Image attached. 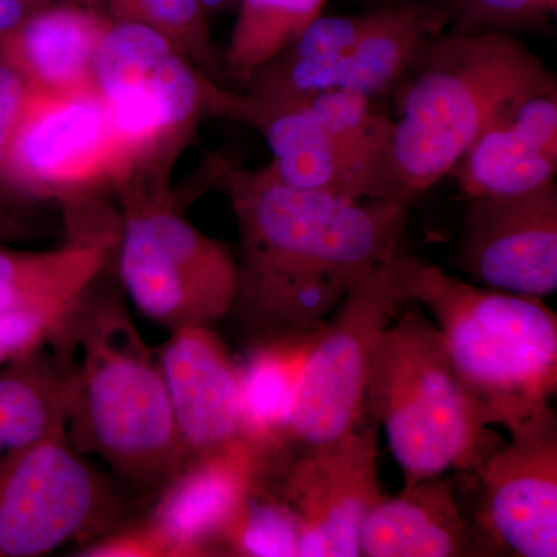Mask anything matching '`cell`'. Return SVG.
I'll list each match as a JSON object with an SVG mask.
<instances>
[{
  "label": "cell",
  "instance_id": "6da1fadb",
  "mask_svg": "<svg viewBox=\"0 0 557 557\" xmlns=\"http://www.w3.org/2000/svg\"><path fill=\"white\" fill-rule=\"evenodd\" d=\"M239 231L236 314L249 339L324 324L370 269L401 251L408 205L288 186L270 166L223 164Z\"/></svg>",
  "mask_w": 557,
  "mask_h": 557
},
{
  "label": "cell",
  "instance_id": "7a4b0ae2",
  "mask_svg": "<svg viewBox=\"0 0 557 557\" xmlns=\"http://www.w3.org/2000/svg\"><path fill=\"white\" fill-rule=\"evenodd\" d=\"M101 278L49 346L67 372L65 434L78 453L100 457L153 500L186 457L156 348Z\"/></svg>",
  "mask_w": 557,
  "mask_h": 557
},
{
  "label": "cell",
  "instance_id": "3957f363",
  "mask_svg": "<svg viewBox=\"0 0 557 557\" xmlns=\"http://www.w3.org/2000/svg\"><path fill=\"white\" fill-rule=\"evenodd\" d=\"M556 90L555 73L515 35L434 36L398 83L386 200L408 205L426 193L494 121Z\"/></svg>",
  "mask_w": 557,
  "mask_h": 557
},
{
  "label": "cell",
  "instance_id": "277c9868",
  "mask_svg": "<svg viewBox=\"0 0 557 557\" xmlns=\"http://www.w3.org/2000/svg\"><path fill=\"white\" fill-rule=\"evenodd\" d=\"M395 263L410 302L437 321L458 376L487 426L509 435L552 408L557 317L542 299L478 287L401 251Z\"/></svg>",
  "mask_w": 557,
  "mask_h": 557
},
{
  "label": "cell",
  "instance_id": "5b68a950",
  "mask_svg": "<svg viewBox=\"0 0 557 557\" xmlns=\"http://www.w3.org/2000/svg\"><path fill=\"white\" fill-rule=\"evenodd\" d=\"M366 416L386 431L403 487L472 472L504 445L454 369L437 325L413 311H401L376 339Z\"/></svg>",
  "mask_w": 557,
  "mask_h": 557
},
{
  "label": "cell",
  "instance_id": "8992f818",
  "mask_svg": "<svg viewBox=\"0 0 557 557\" xmlns=\"http://www.w3.org/2000/svg\"><path fill=\"white\" fill-rule=\"evenodd\" d=\"M94 84L115 141V188L170 185V172L203 116L234 119L239 94L201 73L166 36L113 21Z\"/></svg>",
  "mask_w": 557,
  "mask_h": 557
},
{
  "label": "cell",
  "instance_id": "52a82bcc",
  "mask_svg": "<svg viewBox=\"0 0 557 557\" xmlns=\"http://www.w3.org/2000/svg\"><path fill=\"white\" fill-rule=\"evenodd\" d=\"M116 196V270L138 313L170 332L228 317L239 276L228 245L178 211L170 185L131 186Z\"/></svg>",
  "mask_w": 557,
  "mask_h": 557
},
{
  "label": "cell",
  "instance_id": "ba28073f",
  "mask_svg": "<svg viewBox=\"0 0 557 557\" xmlns=\"http://www.w3.org/2000/svg\"><path fill=\"white\" fill-rule=\"evenodd\" d=\"M395 256L362 274L322 325L287 421L267 456L338 442L368 417L366 388L373 347L410 302Z\"/></svg>",
  "mask_w": 557,
  "mask_h": 557
},
{
  "label": "cell",
  "instance_id": "9c48e42d",
  "mask_svg": "<svg viewBox=\"0 0 557 557\" xmlns=\"http://www.w3.org/2000/svg\"><path fill=\"white\" fill-rule=\"evenodd\" d=\"M3 171L22 199L65 214L115 188L119 164L108 110L97 87H25L7 141Z\"/></svg>",
  "mask_w": 557,
  "mask_h": 557
},
{
  "label": "cell",
  "instance_id": "30bf717a",
  "mask_svg": "<svg viewBox=\"0 0 557 557\" xmlns=\"http://www.w3.org/2000/svg\"><path fill=\"white\" fill-rule=\"evenodd\" d=\"M132 519L123 493L69 442L65 426L0 474V557L78 548Z\"/></svg>",
  "mask_w": 557,
  "mask_h": 557
},
{
  "label": "cell",
  "instance_id": "8fae6325",
  "mask_svg": "<svg viewBox=\"0 0 557 557\" xmlns=\"http://www.w3.org/2000/svg\"><path fill=\"white\" fill-rule=\"evenodd\" d=\"M262 479L298 516L300 557L361 556L362 523L384 496L375 421L329 445L263 457Z\"/></svg>",
  "mask_w": 557,
  "mask_h": 557
},
{
  "label": "cell",
  "instance_id": "7c38bea8",
  "mask_svg": "<svg viewBox=\"0 0 557 557\" xmlns=\"http://www.w3.org/2000/svg\"><path fill=\"white\" fill-rule=\"evenodd\" d=\"M449 17L448 7L426 0H403L366 11L339 49L319 58L281 54L252 76L248 94L299 97L343 90L376 97L398 86Z\"/></svg>",
  "mask_w": 557,
  "mask_h": 557
},
{
  "label": "cell",
  "instance_id": "4fadbf2b",
  "mask_svg": "<svg viewBox=\"0 0 557 557\" xmlns=\"http://www.w3.org/2000/svg\"><path fill=\"white\" fill-rule=\"evenodd\" d=\"M472 522L497 549L518 557L557 556V418L549 408L472 471Z\"/></svg>",
  "mask_w": 557,
  "mask_h": 557
},
{
  "label": "cell",
  "instance_id": "5bb4252c",
  "mask_svg": "<svg viewBox=\"0 0 557 557\" xmlns=\"http://www.w3.org/2000/svg\"><path fill=\"white\" fill-rule=\"evenodd\" d=\"M458 263L483 287L544 299L557 289L556 183L471 199Z\"/></svg>",
  "mask_w": 557,
  "mask_h": 557
},
{
  "label": "cell",
  "instance_id": "9a60e30c",
  "mask_svg": "<svg viewBox=\"0 0 557 557\" xmlns=\"http://www.w3.org/2000/svg\"><path fill=\"white\" fill-rule=\"evenodd\" d=\"M263 456L245 438L189 458L153 497L146 518L170 557L220 556L223 537L262 475Z\"/></svg>",
  "mask_w": 557,
  "mask_h": 557
},
{
  "label": "cell",
  "instance_id": "2e32d148",
  "mask_svg": "<svg viewBox=\"0 0 557 557\" xmlns=\"http://www.w3.org/2000/svg\"><path fill=\"white\" fill-rule=\"evenodd\" d=\"M156 355L186 461L242 437L239 362L212 325L172 330Z\"/></svg>",
  "mask_w": 557,
  "mask_h": 557
},
{
  "label": "cell",
  "instance_id": "e0dca14e",
  "mask_svg": "<svg viewBox=\"0 0 557 557\" xmlns=\"http://www.w3.org/2000/svg\"><path fill=\"white\" fill-rule=\"evenodd\" d=\"M242 95L239 120L251 123L265 138L273 157L269 166L278 180L311 193L383 199L376 171L348 149L300 98Z\"/></svg>",
  "mask_w": 557,
  "mask_h": 557
},
{
  "label": "cell",
  "instance_id": "ac0fdd59",
  "mask_svg": "<svg viewBox=\"0 0 557 557\" xmlns=\"http://www.w3.org/2000/svg\"><path fill=\"white\" fill-rule=\"evenodd\" d=\"M557 90L520 102L487 126L450 174L469 199L515 196L556 183Z\"/></svg>",
  "mask_w": 557,
  "mask_h": 557
},
{
  "label": "cell",
  "instance_id": "d6986e66",
  "mask_svg": "<svg viewBox=\"0 0 557 557\" xmlns=\"http://www.w3.org/2000/svg\"><path fill=\"white\" fill-rule=\"evenodd\" d=\"M65 225L67 239L49 249H16L0 245V313L35 307L72 306L84 298L115 260L120 219Z\"/></svg>",
  "mask_w": 557,
  "mask_h": 557
},
{
  "label": "cell",
  "instance_id": "ffe728a7",
  "mask_svg": "<svg viewBox=\"0 0 557 557\" xmlns=\"http://www.w3.org/2000/svg\"><path fill=\"white\" fill-rule=\"evenodd\" d=\"M359 547L368 557L500 556L465 518L443 475L381 497L362 523Z\"/></svg>",
  "mask_w": 557,
  "mask_h": 557
},
{
  "label": "cell",
  "instance_id": "44dd1931",
  "mask_svg": "<svg viewBox=\"0 0 557 557\" xmlns=\"http://www.w3.org/2000/svg\"><path fill=\"white\" fill-rule=\"evenodd\" d=\"M110 24L100 7L49 3L0 38V62L30 89L67 91L94 86L95 60Z\"/></svg>",
  "mask_w": 557,
  "mask_h": 557
},
{
  "label": "cell",
  "instance_id": "7402d4cb",
  "mask_svg": "<svg viewBox=\"0 0 557 557\" xmlns=\"http://www.w3.org/2000/svg\"><path fill=\"white\" fill-rule=\"evenodd\" d=\"M324 324L309 332L249 339L247 357L239 364L242 438L262 456L276 445L300 373Z\"/></svg>",
  "mask_w": 557,
  "mask_h": 557
},
{
  "label": "cell",
  "instance_id": "603a6c76",
  "mask_svg": "<svg viewBox=\"0 0 557 557\" xmlns=\"http://www.w3.org/2000/svg\"><path fill=\"white\" fill-rule=\"evenodd\" d=\"M67 372L49 346L0 368V474L65 426Z\"/></svg>",
  "mask_w": 557,
  "mask_h": 557
},
{
  "label": "cell",
  "instance_id": "cb8c5ba5",
  "mask_svg": "<svg viewBox=\"0 0 557 557\" xmlns=\"http://www.w3.org/2000/svg\"><path fill=\"white\" fill-rule=\"evenodd\" d=\"M327 0H240L223 70L247 87L322 16Z\"/></svg>",
  "mask_w": 557,
  "mask_h": 557
},
{
  "label": "cell",
  "instance_id": "d4e9b609",
  "mask_svg": "<svg viewBox=\"0 0 557 557\" xmlns=\"http://www.w3.org/2000/svg\"><path fill=\"white\" fill-rule=\"evenodd\" d=\"M101 5L110 20L145 25L166 36L201 73L222 84L223 64L200 0H101Z\"/></svg>",
  "mask_w": 557,
  "mask_h": 557
},
{
  "label": "cell",
  "instance_id": "484cf974",
  "mask_svg": "<svg viewBox=\"0 0 557 557\" xmlns=\"http://www.w3.org/2000/svg\"><path fill=\"white\" fill-rule=\"evenodd\" d=\"M300 539L298 516L260 475L223 537L220 556L300 557Z\"/></svg>",
  "mask_w": 557,
  "mask_h": 557
},
{
  "label": "cell",
  "instance_id": "4316f807",
  "mask_svg": "<svg viewBox=\"0 0 557 557\" xmlns=\"http://www.w3.org/2000/svg\"><path fill=\"white\" fill-rule=\"evenodd\" d=\"M262 97V95H260ZM333 134L376 171L381 180L383 199L386 200L384 177L394 121L375 112L370 98L354 91L327 90L299 95Z\"/></svg>",
  "mask_w": 557,
  "mask_h": 557
},
{
  "label": "cell",
  "instance_id": "83f0119b",
  "mask_svg": "<svg viewBox=\"0 0 557 557\" xmlns=\"http://www.w3.org/2000/svg\"><path fill=\"white\" fill-rule=\"evenodd\" d=\"M20 76L0 62V245L32 240L44 236L50 226L42 205L22 199L10 188L3 171L11 124L24 95Z\"/></svg>",
  "mask_w": 557,
  "mask_h": 557
},
{
  "label": "cell",
  "instance_id": "f1b7e54d",
  "mask_svg": "<svg viewBox=\"0 0 557 557\" xmlns=\"http://www.w3.org/2000/svg\"><path fill=\"white\" fill-rule=\"evenodd\" d=\"M557 11V0H453L450 17L458 35L542 30Z\"/></svg>",
  "mask_w": 557,
  "mask_h": 557
},
{
  "label": "cell",
  "instance_id": "f546056e",
  "mask_svg": "<svg viewBox=\"0 0 557 557\" xmlns=\"http://www.w3.org/2000/svg\"><path fill=\"white\" fill-rule=\"evenodd\" d=\"M86 296V295H84ZM35 307L0 313V368L50 346L78 306Z\"/></svg>",
  "mask_w": 557,
  "mask_h": 557
},
{
  "label": "cell",
  "instance_id": "4dcf8cb0",
  "mask_svg": "<svg viewBox=\"0 0 557 557\" xmlns=\"http://www.w3.org/2000/svg\"><path fill=\"white\" fill-rule=\"evenodd\" d=\"M84 557H170L163 539L145 516L132 518L76 549Z\"/></svg>",
  "mask_w": 557,
  "mask_h": 557
},
{
  "label": "cell",
  "instance_id": "1f68e13d",
  "mask_svg": "<svg viewBox=\"0 0 557 557\" xmlns=\"http://www.w3.org/2000/svg\"><path fill=\"white\" fill-rule=\"evenodd\" d=\"M40 7L42 0H0V38L20 27Z\"/></svg>",
  "mask_w": 557,
  "mask_h": 557
},
{
  "label": "cell",
  "instance_id": "d6a6232c",
  "mask_svg": "<svg viewBox=\"0 0 557 557\" xmlns=\"http://www.w3.org/2000/svg\"><path fill=\"white\" fill-rule=\"evenodd\" d=\"M207 13H215V11H223L233 9L239 5L240 0H200Z\"/></svg>",
  "mask_w": 557,
  "mask_h": 557
},
{
  "label": "cell",
  "instance_id": "836d02e7",
  "mask_svg": "<svg viewBox=\"0 0 557 557\" xmlns=\"http://www.w3.org/2000/svg\"><path fill=\"white\" fill-rule=\"evenodd\" d=\"M58 2H79L87 3V5L100 7L101 0H42L44 5H49V3H58Z\"/></svg>",
  "mask_w": 557,
  "mask_h": 557
}]
</instances>
